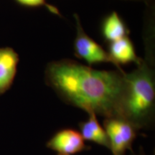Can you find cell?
I'll use <instances>...</instances> for the list:
<instances>
[{"label": "cell", "mask_w": 155, "mask_h": 155, "mask_svg": "<svg viewBox=\"0 0 155 155\" xmlns=\"http://www.w3.org/2000/svg\"><path fill=\"white\" fill-rule=\"evenodd\" d=\"M152 59L146 57L131 73L125 74V86L118 114L137 130L152 126L155 112V77Z\"/></svg>", "instance_id": "obj_2"}, {"label": "cell", "mask_w": 155, "mask_h": 155, "mask_svg": "<svg viewBox=\"0 0 155 155\" xmlns=\"http://www.w3.org/2000/svg\"><path fill=\"white\" fill-rule=\"evenodd\" d=\"M46 146L58 155H73L90 149L85 144L80 132L73 129L58 131L50 139Z\"/></svg>", "instance_id": "obj_5"}, {"label": "cell", "mask_w": 155, "mask_h": 155, "mask_svg": "<svg viewBox=\"0 0 155 155\" xmlns=\"http://www.w3.org/2000/svg\"><path fill=\"white\" fill-rule=\"evenodd\" d=\"M19 5L28 7H45L47 8L48 11L53 14L61 16V13L59 12L58 8L53 5H50L47 3L46 0H15Z\"/></svg>", "instance_id": "obj_10"}, {"label": "cell", "mask_w": 155, "mask_h": 155, "mask_svg": "<svg viewBox=\"0 0 155 155\" xmlns=\"http://www.w3.org/2000/svg\"><path fill=\"white\" fill-rule=\"evenodd\" d=\"M107 52L119 71H124L121 65L134 63L137 66L143 61L142 58L136 53L134 46L129 36L108 43Z\"/></svg>", "instance_id": "obj_6"}, {"label": "cell", "mask_w": 155, "mask_h": 155, "mask_svg": "<svg viewBox=\"0 0 155 155\" xmlns=\"http://www.w3.org/2000/svg\"><path fill=\"white\" fill-rule=\"evenodd\" d=\"M74 18L76 23V36L73 42L75 55L79 59L86 61L88 65L111 63L119 71L108 52L86 34L81 25L78 15L74 14Z\"/></svg>", "instance_id": "obj_4"}, {"label": "cell", "mask_w": 155, "mask_h": 155, "mask_svg": "<svg viewBox=\"0 0 155 155\" xmlns=\"http://www.w3.org/2000/svg\"><path fill=\"white\" fill-rule=\"evenodd\" d=\"M86 121L79 124L80 134L84 140L93 141L109 150V141L104 127L101 126L96 114L88 113Z\"/></svg>", "instance_id": "obj_9"}, {"label": "cell", "mask_w": 155, "mask_h": 155, "mask_svg": "<svg viewBox=\"0 0 155 155\" xmlns=\"http://www.w3.org/2000/svg\"><path fill=\"white\" fill-rule=\"evenodd\" d=\"M101 32L103 38L107 43L125 38L130 34L127 24L115 11L111 12L103 19Z\"/></svg>", "instance_id": "obj_8"}, {"label": "cell", "mask_w": 155, "mask_h": 155, "mask_svg": "<svg viewBox=\"0 0 155 155\" xmlns=\"http://www.w3.org/2000/svg\"><path fill=\"white\" fill-rule=\"evenodd\" d=\"M131 153H132V155H145L144 153L142 152V150H140V152H139V154H134L133 152H131Z\"/></svg>", "instance_id": "obj_12"}, {"label": "cell", "mask_w": 155, "mask_h": 155, "mask_svg": "<svg viewBox=\"0 0 155 155\" xmlns=\"http://www.w3.org/2000/svg\"><path fill=\"white\" fill-rule=\"evenodd\" d=\"M123 1H132V2H144L147 4V5L150 6L152 5V0H123Z\"/></svg>", "instance_id": "obj_11"}, {"label": "cell", "mask_w": 155, "mask_h": 155, "mask_svg": "<svg viewBox=\"0 0 155 155\" xmlns=\"http://www.w3.org/2000/svg\"><path fill=\"white\" fill-rule=\"evenodd\" d=\"M104 129L109 141V150L113 155H124L137 137V130L127 120L120 117L105 118Z\"/></svg>", "instance_id": "obj_3"}, {"label": "cell", "mask_w": 155, "mask_h": 155, "mask_svg": "<svg viewBox=\"0 0 155 155\" xmlns=\"http://www.w3.org/2000/svg\"><path fill=\"white\" fill-rule=\"evenodd\" d=\"M19 61V55L13 48H0V95L12 86Z\"/></svg>", "instance_id": "obj_7"}, {"label": "cell", "mask_w": 155, "mask_h": 155, "mask_svg": "<svg viewBox=\"0 0 155 155\" xmlns=\"http://www.w3.org/2000/svg\"><path fill=\"white\" fill-rule=\"evenodd\" d=\"M125 71H102L71 59L50 62L45 82L61 99L87 113L117 116L125 86Z\"/></svg>", "instance_id": "obj_1"}]
</instances>
